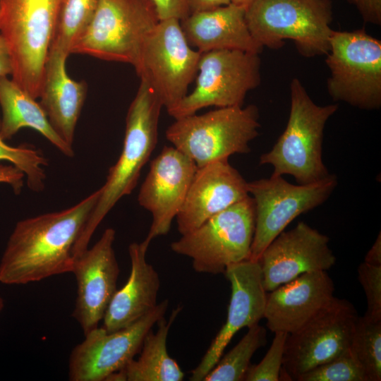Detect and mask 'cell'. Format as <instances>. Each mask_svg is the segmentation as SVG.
I'll return each instance as SVG.
<instances>
[{
    "label": "cell",
    "instance_id": "cell-35",
    "mask_svg": "<svg viewBox=\"0 0 381 381\" xmlns=\"http://www.w3.org/2000/svg\"><path fill=\"white\" fill-rule=\"evenodd\" d=\"M25 174L13 164H0V183L9 185L16 194L21 192Z\"/></svg>",
    "mask_w": 381,
    "mask_h": 381
},
{
    "label": "cell",
    "instance_id": "cell-26",
    "mask_svg": "<svg viewBox=\"0 0 381 381\" xmlns=\"http://www.w3.org/2000/svg\"><path fill=\"white\" fill-rule=\"evenodd\" d=\"M266 329L258 323L250 327L238 343L222 356L203 381L244 380L255 352L267 343Z\"/></svg>",
    "mask_w": 381,
    "mask_h": 381
},
{
    "label": "cell",
    "instance_id": "cell-15",
    "mask_svg": "<svg viewBox=\"0 0 381 381\" xmlns=\"http://www.w3.org/2000/svg\"><path fill=\"white\" fill-rule=\"evenodd\" d=\"M197 169L195 163L174 146H164L152 160L138 195L139 205L152 217L147 241L169 231Z\"/></svg>",
    "mask_w": 381,
    "mask_h": 381
},
{
    "label": "cell",
    "instance_id": "cell-39",
    "mask_svg": "<svg viewBox=\"0 0 381 381\" xmlns=\"http://www.w3.org/2000/svg\"><path fill=\"white\" fill-rule=\"evenodd\" d=\"M254 1L255 0H230V3H232L238 6H242L246 8Z\"/></svg>",
    "mask_w": 381,
    "mask_h": 381
},
{
    "label": "cell",
    "instance_id": "cell-37",
    "mask_svg": "<svg viewBox=\"0 0 381 381\" xmlns=\"http://www.w3.org/2000/svg\"><path fill=\"white\" fill-rule=\"evenodd\" d=\"M12 61L10 52L4 37L0 34V77L11 75Z\"/></svg>",
    "mask_w": 381,
    "mask_h": 381
},
{
    "label": "cell",
    "instance_id": "cell-40",
    "mask_svg": "<svg viewBox=\"0 0 381 381\" xmlns=\"http://www.w3.org/2000/svg\"><path fill=\"white\" fill-rule=\"evenodd\" d=\"M4 306V301L2 297L0 296V313L2 311Z\"/></svg>",
    "mask_w": 381,
    "mask_h": 381
},
{
    "label": "cell",
    "instance_id": "cell-23",
    "mask_svg": "<svg viewBox=\"0 0 381 381\" xmlns=\"http://www.w3.org/2000/svg\"><path fill=\"white\" fill-rule=\"evenodd\" d=\"M67 58L61 51L49 50L39 98L54 131L73 147L76 125L87 95V84L68 75Z\"/></svg>",
    "mask_w": 381,
    "mask_h": 381
},
{
    "label": "cell",
    "instance_id": "cell-22",
    "mask_svg": "<svg viewBox=\"0 0 381 381\" xmlns=\"http://www.w3.org/2000/svg\"><path fill=\"white\" fill-rule=\"evenodd\" d=\"M246 8L232 3L190 13L180 20L188 43L200 53L235 49L260 54L263 48L252 37Z\"/></svg>",
    "mask_w": 381,
    "mask_h": 381
},
{
    "label": "cell",
    "instance_id": "cell-20",
    "mask_svg": "<svg viewBox=\"0 0 381 381\" xmlns=\"http://www.w3.org/2000/svg\"><path fill=\"white\" fill-rule=\"evenodd\" d=\"M327 271L302 274L267 293L264 318L272 332L291 334L303 327L334 297Z\"/></svg>",
    "mask_w": 381,
    "mask_h": 381
},
{
    "label": "cell",
    "instance_id": "cell-3",
    "mask_svg": "<svg viewBox=\"0 0 381 381\" xmlns=\"http://www.w3.org/2000/svg\"><path fill=\"white\" fill-rule=\"evenodd\" d=\"M291 107L285 130L273 147L260 157L259 164L273 167V176L291 175L305 185L329 175L322 157L323 133L337 104L320 106L298 78L290 84Z\"/></svg>",
    "mask_w": 381,
    "mask_h": 381
},
{
    "label": "cell",
    "instance_id": "cell-14",
    "mask_svg": "<svg viewBox=\"0 0 381 381\" xmlns=\"http://www.w3.org/2000/svg\"><path fill=\"white\" fill-rule=\"evenodd\" d=\"M168 306L165 299L134 323L114 332L102 327L88 332L70 354L69 380H106L123 369L140 351L146 334L164 318Z\"/></svg>",
    "mask_w": 381,
    "mask_h": 381
},
{
    "label": "cell",
    "instance_id": "cell-9",
    "mask_svg": "<svg viewBox=\"0 0 381 381\" xmlns=\"http://www.w3.org/2000/svg\"><path fill=\"white\" fill-rule=\"evenodd\" d=\"M325 60L334 101L362 109L381 107V42L364 30L334 31Z\"/></svg>",
    "mask_w": 381,
    "mask_h": 381
},
{
    "label": "cell",
    "instance_id": "cell-5",
    "mask_svg": "<svg viewBox=\"0 0 381 381\" xmlns=\"http://www.w3.org/2000/svg\"><path fill=\"white\" fill-rule=\"evenodd\" d=\"M329 0H255L246 8V21L262 48L278 49L291 40L302 56L326 55L333 30Z\"/></svg>",
    "mask_w": 381,
    "mask_h": 381
},
{
    "label": "cell",
    "instance_id": "cell-36",
    "mask_svg": "<svg viewBox=\"0 0 381 381\" xmlns=\"http://www.w3.org/2000/svg\"><path fill=\"white\" fill-rule=\"evenodd\" d=\"M190 13L216 8L230 3V0H187Z\"/></svg>",
    "mask_w": 381,
    "mask_h": 381
},
{
    "label": "cell",
    "instance_id": "cell-32",
    "mask_svg": "<svg viewBox=\"0 0 381 381\" xmlns=\"http://www.w3.org/2000/svg\"><path fill=\"white\" fill-rule=\"evenodd\" d=\"M358 274L367 301L363 316L371 321L381 322V266L363 262L358 266Z\"/></svg>",
    "mask_w": 381,
    "mask_h": 381
},
{
    "label": "cell",
    "instance_id": "cell-30",
    "mask_svg": "<svg viewBox=\"0 0 381 381\" xmlns=\"http://www.w3.org/2000/svg\"><path fill=\"white\" fill-rule=\"evenodd\" d=\"M297 381H367L351 349L300 375Z\"/></svg>",
    "mask_w": 381,
    "mask_h": 381
},
{
    "label": "cell",
    "instance_id": "cell-8",
    "mask_svg": "<svg viewBox=\"0 0 381 381\" xmlns=\"http://www.w3.org/2000/svg\"><path fill=\"white\" fill-rule=\"evenodd\" d=\"M255 222L253 200L248 195L182 235L171 248L191 258L198 272L224 274L229 265L249 259Z\"/></svg>",
    "mask_w": 381,
    "mask_h": 381
},
{
    "label": "cell",
    "instance_id": "cell-12",
    "mask_svg": "<svg viewBox=\"0 0 381 381\" xmlns=\"http://www.w3.org/2000/svg\"><path fill=\"white\" fill-rule=\"evenodd\" d=\"M337 181L329 174L318 181L294 185L272 175L248 182L255 206V231L249 260L258 261L269 244L296 217L322 205L334 191Z\"/></svg>",
    "mask_w": 381,
    "mask_h": 381
},
{
    "label": "cell",
    "instance_id": "cell-4",
    "mask_svg": "<svg viewBox=\"0 0 381 381\" xmlns=\"http://www.w3.org/2000/svg\"><path fill=\"white\" fill-rule=\"evenodd\" d=\"M62 0H0V34L12 61L11 79L38 99Z\"/></svg>",
    "mask_w": 381,
    "mask_h": 381
},
{
    "label": "cell",
    "instance_id": "cell-34",
    "mask_svg": "<svg viewBox=\"0 0 381 381\" xmlns=\"http://www.w3.org/2000/svg\"><path fill=\"white\" fill-rule=\"evenodd\" d=\"M360 13L363 20L377 25L381 24V0H348Z\"/></svg>",
    "mask_w": 381,
    "mask_h": 381
},
{
    "label": "cell",
    "instance_id": "cell-13",
    "mask_svg": "<svg viewBox=\"0 0 381 381\" xmlns=\"http://www.w3.org/2000/svg\"><path fill=\"white\" fill-rule=\"evenodd\" d=\"M358 316L351 303L334 297L303 327L289 334L280 380H296L348 350Z\"/></svg>",
    "mask_w": 381,
    "mask_h": 381
},
{
    "label": "cell",
    "instance_id": "cell-18",
    "mask_svg": "<svg viewBox=\"0 0 381 381\" xmlns=\"http://www.w3.org/2000/svg\"><path fill=\"white\" fill-rule=\"evenodd\" d=\"M116 231L107 228L90 248L75 258L72 272L77 284V296L72 316L84 335L98 327L117 290L119 274L114 242Z\"/></svg>",
    "mask_w": 381,
    "mask_h": 381
},
{
    "label": "cell",
    "instance_id": "cell-11",
    "mask_svg": "<svg viewBox=\"0 0 381 381\" xmlns=\"http://www.w3.org/2000/svg\"><path fill=\"white\" fill-rule=\"evenodd\" d=\"M200 55L188 43L180 20H161L146 39L135 70L169 111L188 94Z\"/></svg>",
    "mask_w": 381,
    "mask_h": 381
},
{
    "label": "cell",
    "instance_id": "cell-19",
    "mask_svg": "<svg viewBox=\"0 0 381 381\" xmlns=\"http://www.w3.org/2000/svg\"><path fill=\"white\" fill-rule=\"evenodd\" d=\"M248 182L226 159L198 167L176 219L183 235L249 195Z\"/></svg>",
    "mask_w": 381,
    "mask_h": 381
},
{
    "label": "cell",
    "instance_id": "cell-28",
    "mask_svg": "<svg viewBox=\"0 0 381 381\" xmlns=\"http://www.w3.org/2000/svg\"><path fill=\"white\" fill-rule=\"evenodd\" d=\"M350 349L363 369L367 381H380L381 322L358 316Z\"/></svg>",
    "mask_w": 381,
    "mask_h": 381
},
{
    "label": "cell",
    "instance_id": "cell-38",
    "mask_svg": "<svg viewBox=\"0 0 381 381\" xmlns=\"http://www.w3.org/2000/svg\"><path fill=\"white\" fill-rule=\"evenodd\" d=\"M364 262L374 266H381V235L379 233L371 248L365 255Z\"/></svg>",
    "mask_w": 381,
    "mask_h": 381
},
{
    "label": "cell",
    "instance_id": "cell-7",
    "mask_svg": "<svg viewBox=\"0 0 381 381\" xmlns=\"http://www.w3.org/2000/svg\"><path fill=\"white\" fill-rule=\"evenodd\" d=\"M151 0H99L72 54L137 66L144 43L159 23Z\"/></svg>",
    "mask_w": 381,
    "mask_h": 381
},
{
    "label": "cell",
    "instance_id": "cell-2",
    "mask_svg": "<svg viewBox=\"0 0 381 381\" xmlns=\"http://www.w3.org/2000/svg\"><path fill=\"white\" fill-rule=\"evenodd\" d=\"M163 104L144 79H140L136 95L128 109L121 153L110 167L100 194L90 213L73 255L75 258L88 248V244L103 219L125 195L137 185L141 170L147 162L157 143L158 123Z\"/></svg>",
    "mask_w": 381,
    "mask_h": 381
},
{
    "label": "cell",
    "instance_id": "cell-17",
    "mask_svg": "<svg viewBox=\"0 0 381 381\" xmlns=\"http://www.w3.org/2000/svg\"><path fill=\"white\" fill-rule=\"evenodd\" d=\"M329 237L303 222L279 234L265 248L258 262L267 292L299 275L327 271L336 262Z\"/></svg>",
    "mask_w": 381,
    "mask_h": 381
},
{
    "label": "cell",
    "instance_id": "cell-24",
    "mask_svg": "<svg viewBox=\"0 0 381 381\" xmlns=\"http://www.w3.org/2000/svg\"><path fill=\"white\" fill-rule=\"evenodd\" d=\"M36 99L12 79L7 76L0 77V133L2 138L5 141L10 140L20 129L30 128L39 132L64 155L73 157V147L56 133Z\"/></svg>",
    "mask_w": 381,
    "mask_h": 381
},
{
    "label": "cell",
    "instance_id": "cell-25",
    "mask_svg": "<svg viewBox=\"0 0 381 381\" xmlns=\"http://www.w3.org/2000/svg\"><path fill=\"white\" fill-rule=\"evenodd\" d=\"M181 310H173L168 320L158 322L156 332L146 334L138 359L134 358L121 370L128 381H181L184 374L177 362L171 358L167 348L169 329Z\"/></svg>",
    "mask_w": 381,
    "mask_h": 381
},
{
    "label": "cell",
    "instance_id": "cell-10",
    "mask_svg": "<svg viewBox=\"0 0 381 381\" xmlns=\"http://www.w3.org/2000/svg\"><path fill=\"white\" fill-rule=\"evenodd\" d=\"M259 54L235 49L201 53L195 88L172 109L174 119L208 107L243 106L247 93L261 81Z\"/></svg>",
    "mask_w": 381,
    "mask_h": 381
},
{
    "label": "cell",
    "instance_id": "cell-27",
    "mask_svg": "<svg viewBox=\"0 0 381 381\" xmlns=\"http://www.w3.org/2000/svg\"><path fill=\"white\" fill-rule=\"evenodd\" d=\"M99 0H62L49 50H59L68 56L90 23Z\"/></svg>",
    "mask_w": 381,
    "mask_h": 381
},
{
    "label": "cell",
    "instance_id": "cell-1",
    "mask_svg": "<svg viewBox=\"0 0 381 381\" xmlns=\"http://www.w3.org/2000/svg\"><path fill=\"white\" fill-rule=\"evenodd\" d=\"M100 194L95 191L61 211L17 222L0 261V282L25 284L71 272L73 248Z\"/></svg>",
    "mask_w": 381,
    "mask_h": 381
},
{
    "label": "cell",
    "instance_id": "cell-21",
    "mask_svg": "<svg viewBox=\"0 0 381 381\" xmlns=\"http://www.w3.org/2000/svg\"><path fill=\"white\" fill-rule=\"evenodd\" d=\"M150 243L145 239L128 246L130 275L124 286L116 291L102 319V327L109 332L131 325L157 305L160 281L157 272L146 260Z\"/></svg>",
    "mask_w": 381,
    "mask_h": 381
},
{
    "label": "cell",
    "instance_id": "cell-31",
    "mask_svg": "<svg viewBox=\"0 0 381 381\" xmlns=\"http://www.w3.org/2000/svg\"><path fill=\"white\" fill-rule=\"evenodd\" d=\"M287 333H274L272 344L262 360L257 365L250 366L244 380L279 381L282 366V358Z\"/></svg>",
    "mask_w": 381,
    "mask_h": 381
},
{
    "label": "cell",
    "instance_id": "cell-33",
    "mask_svg": "<svg viewBox=\"0 0 381 381\" xmlns=\"http://www.w3.org/2000/svg\"><path fill=\"white\" fill-rule=\"evenodd\" d=\"M159 20L176 18L181 20L189 14L187 0H151Z\"/></svg>",
    "mask_w": 381,
    "mask_h": 381
},
{
    "label": "cell",
    "instance_id": "cell-6",
    "mask_svg": "<svg viewBox=\"0 0 381 381\" xmlns=\"http://www.w3.org/2000/svg\"><path fill=\"white\" fill-rule=\"evenodd\" d=\"M259 117L254 104L221 107L176 119L165 134L198 168L234 154L249 152L250 143L259 135Z\"/></svg>",
    "mask_w": 381,
    "mask_h": 381
},
{
    "label": "cell",
    "instance_id": "cell-16",
    "mask_svg": "<svg viewBox=\"0 0 381 381\" xmlns=\"http://www.w3.org/2000/svg\"><path fill=\"white\" fill-rule=\"evenodd\" d=\"M231 284L227 318L190 380H203L223 355L234 336L242 328L250 327L264 318L267 295L258 261L246 260L229 265L224 272Z\"/></svg>",
    "mask_w": 381,
    "mask_h": 381
},
{
    "label": "cell",
    "instance_id": "cell-29",
    "mask_svg": "<svg viewBox=\"0 0 381 381\" xmlns=\"http://www.w3.org/2000/svg\"><path fill=\"white\" fill-rule=\"evenodd\" d=\"M1 128V116H0ZM8 162L25 174L28 188L34 192L44 188L48 159L43 152L28 144L11 146L6 143L0 133V162Z\"/></svg>",
    "mask_w": 381,
    "mask_h": 381
}]
</instances>
